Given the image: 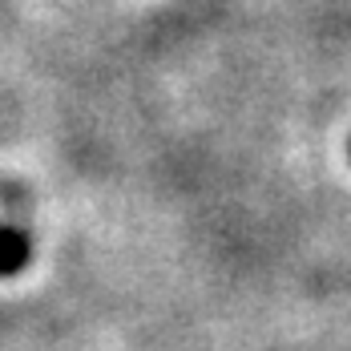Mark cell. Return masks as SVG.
Segmentation results:
<instances>
[{
  "instance_id": "obj_1",
  "label": "cell",
  "mask_w": 351,
  "mask_h": 351,
  "mask_svg": "<svg viewBox=\"0 0 351 351\" xmlns=\"http://www.w3.org/2000/svg\"><path fill=\"white\" fill-rule=\"evenodd\" d=\"M29 254H33V243H29V234L21 226H0V275L25 271Z\"/></svg>"
}]
</instances>
